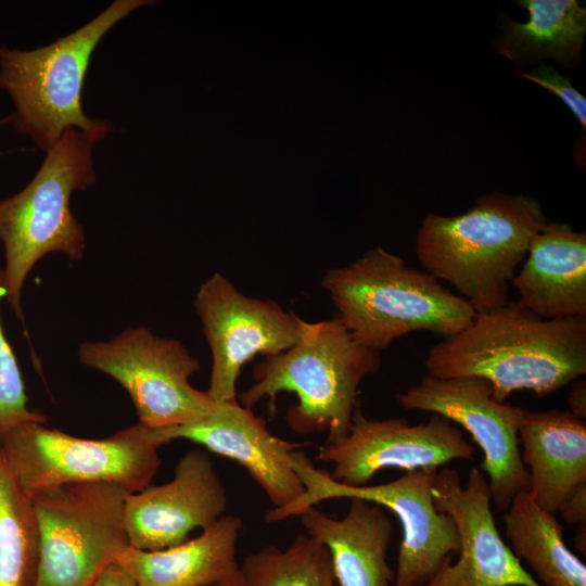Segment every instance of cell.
<instances>
[{
  "label": "cell",
  "mask_w": 586,
  "mask_h": 586,
  "mask_svg": "<svg viewBox=\"0 0 586 586\" xmlns=\"http://www.w3.org/2000/svg\"><path fill=\"white\" fill-rule=\"evenodd\" d=\"M424 367L435 378H482L500 403L517 391L548 396L586 373V317L547 320L508 302L433 345Z\"/></svg>",
  "instance_id": "cell-1"
},
{
  "label": "cell",
  "mask_w": 586,
  "mask_h": 586,
  "mask_svg": "<svg viewBox=\"0 0 586 586\" xmlns=\"http://www.w3.org/2000/svg\"><path fill=\"white\" fill-rule=\"evenodd\" d=\"M546 222L534 198L484 194L459 215L426 214L417 233V258L476 314L489 311L509 302V285Z\"/></svg>",
  "instance_id": "cell-2"
},
{
  "label": "cell",
  "mask_w": 586,
  "mask_h": 586,
  "mask_svg": "<svg viewBox=\"0 0 586 586\" xmlns=\"http://www.w3.org/2000/svg\"><path fill=\"white\" fill-rule=\"evenodd\" d=\"M380 367L381 352L358 343L336 316L302 320L293 346L254 365V382L240 404L252 409L266 398L273 415L277 396L293 393L297 403L286 411L289 428L303 435L326 433V444L333 443L349 432L359 384Z\"/></svg>",
  "instance_id": "cell-3"
},
{
  "label": "cell",
  "mask_w": 586,
  "mask_h": 586,
  "mask_svg": "<svg viewBox=\"0 0 586 586\" xmlns=\"http://www.w3.org/2000/svg\"><path fill=\"white\" fill-rule=\"evenodd\" d=\"M321 285L352 336L378 352L415 331L454 335L476 315L438 279L383 247L328 270Z\"/></svg>",
  "instance_id": "cell-4"
},
{
  "label": "cell",
  "mask_w": 586,
  "mask_h": 586,
  "mask_svg": "<svg viewBox=\"0 0 586 586\" xmlns=\"http://www.w3.org/2000/svg\"><path fill=\"white\" fill-rule=\"evenodd\" d=\"M113 130H65L46 152L33 179L16 194L0 201V241L7 303L24 323L23 288L34 266L51 253L73 262L84 258V226L71 211V198L97 182L93 148Z\"/></svg>",
  "instance_id": "cell-5"
},
{
  "label": "cell",
  "mask_w": 586,
  "mask_h": 586,
  "mask_svg": "<svg viewBox=\"0 0 586 586\" xmlns=\"http://www.w3.org/2000/svg\"><path fill=\"white\" fill-rule=\"evenodd\" d=\"M150 0H115L84 26L31 50L0 47V89L11 98V120L20 135L49 151L65 130L113 127L84 112L81 93L97 46L122 20Z\"/></svg>",
  "instance_id": "cell-6"
},
{
  "label": "cell",
  "mask_w": 586,
  "mask_h": 586,
  "mask_svg": "<svg viewBox=\"0 0 586 586\" xmlns=\"http://www.w3.org/2000/svg\"><path fill=\"white\" fill-rule=\"evenodd\" d=\"M150 429L138 423L105 438H84L33 420L0 438L4 460L31 495L71 483L106 482L131 493L151 485L161 464Z\"/></svg>",
  "instance_id": "cell-7"
},
{
  "label": "cell",
  "mask_w": 586,
  "mask_h": 586,
  "mask_svg": "<svg viewBox=\"0 0 586 586\" xmlns=\"http://www.w3.org/2000/svg\"><path fill=\"white\" fill-rule=\"evenodd\" d=\"M291 461L305 492L292 504L267 511L266 522L300 517L309 507L337 498H358L384 507L397 517L403 528L394 586H423L459 551L460 536L454 520L434 505L432 486L437 469L406 472L377 485L347 486L316 468L303 450H294Z\"/></svg>",
  "instance_id": "cell-8"
},
{
  "label": "cell",
  "mask_w": 586,
  "mask_h": 586,
  "mask_svg": "<svg viewBox=\"0 0 586 586\" xmlns=\"http://www.w3.org/2000/svg\"><path fill=\"white\" fill-rule=\"evenodd\" d=\"M131 492L106 482L71 483L29 495L39 537L34 586H91L129 546Z\"/></svg>",
  "instance_id": "cell-9"
},
{
  "label": "cell",
  "mask_w": 586,
  "mask_h": 586,
  "mask_svg": "<svg viewBox=\"0 0 586 586\" xmlns=\"http://www.w3.org/2000/svg\"><path fill=\"white\" fill-rule=\"evenodd\" d=\"M79 361L105 373L128 393L139 423L153 430L179 426L209 413L217 404L195 388L200 361L183 344L144 326L127 328L109 341H87Z\"/></svg>",
  "instance_id": "cell-10"
},
{
  "label": "cell",
  "mask_w": 586,
  "mask_h": 586,
  "mask_svg": "<svg viewBox=\"0 0 586 586\" xmlns=\"http://www.w3.org/2000/svg\"><path fill=\"white\" fill-rule=\"evenodd\" d=\"M408 410L426 411L462 426L483 453L492 502L506 510L528 487V472L521 458L519 429L526 412L497 402L488 381L477 377H422L397 396Z\"/></svg>",
  "instance_id": "cell-11"
},
{
  "label": "cell",
  "mask_w": 586,
  "mask_h": 586,
  "mask_svg": "<svg viewBox=\"0 0 586 586\" xmlns=\"http://www.w3.org/2000/svg\"><path fill=\"white\" fill-rule=\"evenodd\" d=\"M193 305L211 349L206 392L216 404L237 399L245 364L290 348L301 335V317L272 300L246 296L219 272L201 284Z\"/></svg>",
  "instance_id": "cell-12"
},
{
  "label": "cell",
  "mask_w": 586,
  "mask_h": 586,
  "mask_svg": "<svg viewBox=\"0 0 586 586\" xmlns=\"http://www.w3.org/2000/svg\"><path fill=\"white\" fill-rule=\"evenodd\" d=\"M474 453L462 431L445 417L432 413L418 424L403 418L371 420L358 402L348 434L324 443L317 458L333 466L334 481L364 486L384 469H437L454 460H473Z\"/></svg>",
  "instance_id": "cell-13"
},
{
  "label": "cell",
  "mask_w": 586,
  "mask_h": 586,
  "mask_svg": "<svg viewBox=\"0 0 586 586\" xmlns=\"http://www.w3.org/2000/svg\"><path fill=\"white\" fill-rule=\"evenodd\" d=\"M435 507L455 522L459 558L446 562L423 586H543L504 542L492 511L488 482L473 468L466 485L459 473L444 467L432 486Z\"/></svg>",
  "instance_id": "cell-14"
},
{
  "label": "cell",
  "mask_w": 586,
  "mask_h": 586,
  "mask_svg": "<svg viewBox=\"0 0 586 586\" xmlns=\"http://www.w3.org/2000/svg\"><path fill=\"white\" fill-rule=\"evenodd\" d=\"M228 495L207 453L187 451L171 481L130 493L125 504L129 546L153 551L177 546L195 528L225 515Z\"/></svg>",
  "instance_id": "cell-15"
},
{
  "label": "cell",
  "mask_w": 586,
  "mask_h": 586,
  "mask_svg": "<svg viewBox=\"0 0 586 586\" xmlns=\"http://www.w3.org/2000/svg\"><path fill=\"white\" fill-rule=\"evenodd\" d=\"M157 446L183 438L237 461L262 487L275 509L297 500L304 484L291 455L302 447L273 435L266 421L237 399L217 404L206 416L167 429H150Z\"/></svg>",
  "instance_id": "cell-16"
},
{
  "label": "cell",
  "mask_w": 586,
  "mask_h": 586,
  "mask_svg": "<svg viewBox=\"0 0 586 586\" xmlns=\"http://www.w3.org/2000/svg\"><path fill=\"white\" fill-rule=\"evenodd\" d=\"M523 308L543 319L586 317V233L546 222L511 281Z\"/></svg>",
  "instance_id": "cell-17"
},
{
  "label": "cell",
  "mask_w": 586,
  "mask_h": 586,
  "mask_svg": "<svg viewBox=\"0 0 586 586\" xmlns=\"http://www.w3.org/2000/svg\"><path fill=\"white\" fill-rule=\"evenodd\" d=\"M521 458L528 472L527 494L556 514L586 483V422L569 410L525 412L519 429Z\"/></svg>",
  "instance_id": "cell-18"
},
{
  "label": "cell",
  "mask_w": 586,
  "mask_h": 586,
  "mask_svg": "<svg viewBox=\"0 0 586 586\" xmlns=\"http://www.w3.org/2000/svg\"><path fill=\"white\" fill-rule=\"evenodd\" d=\"M342 518L316 507L300 517L305 533L329 550L339 586H391L394 572L387 563L393 523L381 506L358 498L349 499Z\"/></svg>",
  "instance_id": "cell-19"
},
{
  "label": "cell",
  "mask_w": 586,
  "mask_h": 586,
  "mask_svg": "<svg viewBox=\"0 0 586 586\" xmlns=\"http://www.w3.org/2000/svg\"><path fill=\"white\" fill-rule=\"evenodd\" d=\"M242 520L225 514L195 538L165 549L126 547L115 562L139 586H214L240 575L237 545Z\"/></svg>",
  "instance_id": "cell-20"
},
{
  "label": "cell",
  "mask_w": 586,
  "mask_h": 586,
  "mask_svg": "<svg viewBox=\"0 0 586 586\" xmlns=\"http://www.w3.org/2000/svg\"><path fill=\"white\" fill-rule=\"evenodd\" d=\"M528 20L515 22L506 15L494 40L497 54L515 66L550 59L565 67L578 64L586 36V7L577 0H521Z\"/></svg>",
  "instance_id": "cell-21"
},
{
  "label": "cell",
  "mask_w": 586,
  "mask_h": 586,
  "mask_svg": "<svg viewBox=\"0 0 586 586\" xmlns=\"http://www.w3.org/2000/svg\"><path fill=\"white\" fill-rule=\"evenodd\" d=\"M510 549L527 563L543 586H586V565L566 546L563 527L537 506L527 492L514 496L505 510Z\"/></svg>",
  "instance_id": "cell-22"
},
{
  "label": "cell",
  "mask_w": 586,
  "mask_h": 586,
  "mask_svg": "<svg viewBox=\"0 0 586 586\" xmlns=\"http://www.w3.org/2000/svg\"><path fill=\"white\" fill-rule=\"evenodd\" d=\"M38 558L31 499L13 476L0 448V586H34Z\"/></svg>",
  "instance_id": "cell-23"
},
{
  "label": "cell",
  "mask_w": 586,
  "mask_h": 586,
  "mask_svg": "<svg viewBox=\"0 0 586 586\" xmlns=\"http://www.w3.org/2000/svg\"><path fill=\"white\" fill-rule=\"evenodd\" d=\"M240 575L247 586H339L328 548L305 532L284 549L268 545L247 555Z\"/></svg>",
  "instance_id": "cell-24"
},
{
  "label": "cell",
  "mask_w": 586,
  "mask_h": 586,
  "mask_svg": "<svg viewBox=\"0 0 586 586\" xmlns=\"http://www.w3.org/2000/svg\"><path fill=\"white\" fill-rule=\"evenodd\" d=\"M7 298L3 270L0 267V306ZM28 397L15 354L7 340L0 316V438L13 426L46 418L27 408Z\"/></svg>",
  "instance_id": "cell-25"
},
{
  "label": "cell",
  "mask_w": 586,
  "mask_h": 586,
  "mask_svg": "<svg viewBox=\"0 0 586 586\" xmlns=\"http://www.w3.org/2000/svg\"><path fill=\"white\" fill-rule=\"evenodd\" d=\"M518 77L535 82L558 97L574 114L581 126L579 138L574 145L576 165L585 168L586 98L573 87L571 81L552 66L540 63L528 72L520 71Z\"/></svg>",
  "instance_id": "cell-26"
},
{
  "label": "cell",
  "mask_w": 586,
  "mask_h": 586,
  "mask_svg": "<svg viewBox=\"0 0 586 586\" xmlns=\"http://www.w3.org/2000/svg\"><path fill=\"white\" fill-rule=\"evenodd\" d=\"M558 512L565 522L577 525L576 548L586 553V483L579 485L560 506Z\"/></svg>",
  "instance_id": "cell-27"
},
{
  "label": "cell",
  "mask_w": 586,
  "mask_h": 586,
  "mask_svg": "<svg viewBox=\"0 0 586 586\" xmlns=\"http://www.w3.org/2000/svg\"><path fill=\"white\" fill-rule=\"evenodd\" d=\"M91 586H139L132 576L116 562L107 565Z\"/></svg>",
  "instance_id": "cell-28"
},
{
  "label": "cell",
  "mask_w": 586,
  "mask_h": 586,
  "mask_svg": "<svg viewBox=\"0 0 586 586\" xmlns=\"http://www.w3.org/2000/svg\"><path fill=\"white\" fill-rule=\"evenodd\" d=\"M571 391L568 396L570 410L577 418H586V382L584 379H576L571 382Z\"/></svg>",
  "instance_id": "cell-29"
},
{
  "label": "cell",
  "mask_w": 586,
  "mask_h": 586,
  "mask_svg": "<svg viewBox=\"0 0 586 586\" xmlns=\"http://www.w3.org/2000/svg\"><path fill=\"white\" fill-rule=\"evenodd\" d=\"M214 586H247V585L243 582L241 575H239L231 581H228L219 585H214Z\"/></svg>",
  "instance_id": "cell-30"
}]
</instances>
